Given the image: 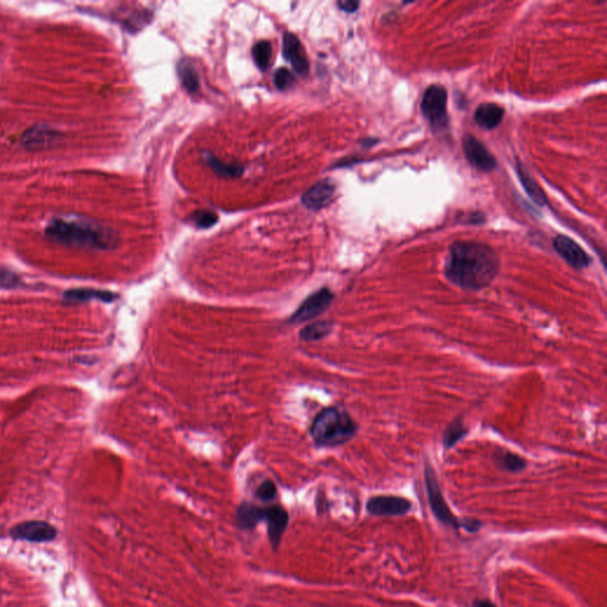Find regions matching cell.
<instances>
[{
  "mask_svg": "<svg viewBox=\"0 0 607 607\" xmlns=\"http://www.w3.org/2000/svg\"><path fill=\"white\" fill-rule=\"evenodd\" d=\"M499 268V258L490 245L458 241L451 245L444 273L447 280L459 289L480 291L492 284Z\"/></svg>",
  "mask_w": 607,
  "mask_h": 607,
  "instance_id": "cell-1",
  "label": "cell"
},
{
  "mask_svg": "<svg viewBox=\"0 0 607 607\" xmlns=\"http://www.w3.org/2000/svg\"><path fill=\"white\" fill-rule=\"evenodd\" d=\"M47 235L50 240L61 245L82 248L107 249L114 243L110 231L88 222L57 220L49 226Z\"/></svg>",
  "mask_w": 607,
  "mask_h": 607,
  "instance_id": "cell-2",
  "label": "cell"
},
{
  "mask_svg": "<svg viewBox=\"0 0 607 607\" xmlns=\"http://www.w3.org/2000/svg\"><path fill=\"white\" fill-rule=\"evenodd\" d=\"M357 429L359 426L345 410L329 407L316 417L310 432L319 446L336 447L350 441Z\"/></svg>",
  "mask_w": 607,
  "mask_h": 607,
  "instance_id": "cell-3",
  "label": "cell"
},
{
  "mask_svg": "<svg viewBox=\"0 0 607 607\" xmlns=\"http://www.w3.org/2000/svg\"><path fill=\"white\" fill-rule=\"evenodd\" d=\"M424 475L428 502H429V507H431L433 515L436 516V519L445 526H449L453 529H461L463 519L456 517L453 512L451 511V509L449 508V505L444 498L443 491H441L439 482L437 478L434 468H432L429 461H424Z\"/></svg>",
  "mask_w": 607,
  "mask_h": 607,
  "instance_id": "cell-4",
  "label": "cell"
},
{
  "mask_svg": "<svg viewBox=\"0 0 607 607\" xmlns=\"http://www.w3.org/2000/svg\"><path fill=\"white\" fill-rule=\"evenodd\" d=\"M447 92L440 84H432L422 96L421 110L436 132L447 126Z\"/></svg>",
  "mask_w": 607,
  "mask_h": 607,
  "instance_id": "cell-5",
  "label": "cell"
},
{
  "mask_svg": "<svg viewBox=\"0 0 607 607\" xmlns=\"http://www.w3.org/2000/svg\"><path fill=\"white\" fill-rule=\"evenodd\" d=\"M333 299L335 294L329 289H319L304 300L303 304L291 317V322L298 324L317 318L329 310Z\"/></svg>",
  "mask_w": 607,
  "mask_h": 607,
  "instance_id": "cell-6",
  "label": "cell"
},
{
  "mask_svg": "<svg viewBox=\"0 0 607 607\" xmlns=\"http://www.w3.org/2000/svg\"><path fill=\"white\" fill-rule=\"evenodd\" d=\"M412 508L413 504L410 499L392 495L374 496L366 502V511L373 516H403Z\"/></svg>",
  "mask_w": 607,
  "mask_h": 607,
  "instance_id": "cell-7",
  "label": "cell"
},
{
  "mask_svg": "<svg viewBox=\"0 0 607 607\" xmlns=\"http://www.w3.org/2000/svg\"><path fill=\"white\" fill-rule=\"evenodd\" d=\"M553 247L570 266H572L574 270H578V271L589 267L592 262V259L582 249V247H580L574 240H572L566 235H557L553 241Z\"/></svg>",
  "mask_w": 607,
  "mask_h": 607,
  "instance_id": "cell-8",
  "label": "cell"
},
{
  "mask_svg": "<svg viewBox=\"0 0 607 607\" xmlns=\"http://www.w3.org/2000/svg\"><path fill=\"white\" fill-rule=\"evenodd\" d=\"M463 147H464L465 157L468 159V163L472 166H475L477 170L489 172L492 171L496 168L497 161L495 159L494 156L490 154V151L487 150V146L480 140L477 139L475 137L466 134L463 139Z\"/></svg>",
  "mask_w": 607,
  "mask_h": 607,
  "instance_id": "cell-9",
  "label": "cell"
},
{
  "mask_svg": "<svg viewBox=\"0 0 607 607\" xmlns=\"http://www.w3.org/2000/svg\"><path fill=\"white\" fill-rule=\"evenodd\" d=\"M10 535L16 540H24L30 542L52 541L56 538L57 531L52 524L43 521H30L17 524L12 528Z\"/></svg>",
  "mask_w": 607,
  "mask_h": 607,
  "instance_id": "cell-10",
  "label": "cell"
},
{
  "mask_svg": "<svg viewBox=\"0 0 607 607\" xmlns=\"http://www.w3.org/2000/svg\"><path fill=\"white\" fill-rule=\"evenodd\" d=\"M335 184L330 180H324L315 184L303 196V204L312 210H319L329 205L335 196Z\"/></svg>",
  "mask_w": 607,
  "mask_h": 607,
  "instance_id": "cell-11",
  "label": "cell"
},
{
  "mask_svg": "<svg viewBox=\"0 0 607 607\" xmlns=\"http://www.w3.org/2000/svg\"><path fill=\"white\" fill-rule=\"evenodd\" d=\"M284 55L286 59L292 64L293 69L296 73L306 76L308 73V62L304 52L299 38L293 33H286L284 38Z\"/></svg>",
  "mask_w": 607,
  "mask_h": 607,
  "instance_id": "cell-12",
  "label": "cell"
},
{
  "mask_svg": "<svg viewBox=\"0 0 607 607\" xmlns=\"http://www.w3.org/2000/svg\"><path fill=\"white\" fill-rule=\"evenodd\" d=\"M264 519L267 521L268 538L273 547L282 541V534L289 524V514L279 505L265 509Z\"/></svg>",
  "mask_w": 607,
  "mask_h": 607,
  "instance_id": "cell-13",
  "label": "cell"
},
{
  "mask_svg": "<svg viewBox=\"0 0 607 607\" xmlns=\"http://www.w3.org/2000/svg\"><path fill=\"white\" fill-rule=\"evenodd\" d=\"M504 117L503 107L497 103H482L475 110V120L484 129H494L501 124Z\"/></svg>",
  "mask_w": 607,
  "mask_h": 607,
  "instance_id": "cell-14",
  "label": "cell"
},
{
  "mask_svg": "<svg viewBox=\"0 0 607 607\" xmlns=\"http://www.w3.org/2000/svg\"><path fill=\"white\" fill-rule=\"evenodd\" d=\"M492 458H494V463L497 468H501L503 471L511 472V473L524 471L528 466L527 461L524 458L514 453V452H510V451H496Z\"/></svg>",
  "mask_w": 607,
  "mask_h": 607,
  "instance_id": "cell-15",
  "label": "cell"
},
{
  "mask_svg": "<svg viewBox=\"0 0 607 607\" xmlns=\"http://www.w3.org/2000/svg\"><path fill=\"white\" fill-rule=\"evenodd\" d=\"M117 296L110 291H101V289H74L64 293V299L67 301L74 303H83L89 300H101L105 303H110L115 300Z\"/></svg>",
  "mask_w": 607,
  "mask_h": 607,
  "instance_id": "cell-16",
  "label": "cell"
},
{
  "mask_svg": "<svg viewBox=\"0 0 607 607\" xmlns=\"http://www.w3.org/2000/svg\"><path fill=\"white\" fill-rule=\"evenodd\" d=\"M265 509L259 508L256 505L243 503L240 505L238 510V522L240 527L243 529H252L259 524L261 519H264Z\"/></svg>",
  "mask_w": 607,
  "mask_h": 607,
  "instance_id": "cell-17",
  "label": "cell"
},
{
  "mask_svg": "<svg viewBox=\"0 0 607 607\" xmlns=\"http://www.w3.org/2000/svg\"><path fill=\"white\" fill-rule=\"evenodd\" d=\"M468 434V428L465 427L464 421L461 417H457L447 426L444 432L443 444L445 450H451L456 446L465 436Z\"/></svg>",
  "mask_w": 607,
  "mask_h": 607,
  "instance_id": "cell-18",
  "label": "cell"
},
{
  "mask_svg": "<svg viewBox=\"0 0 607 607\" xmlns=\"http://www.w3.org/2000/svg\"><path fill=\"white\" fill-rule=\"evenodd\" d=\"M207 163L221 177H233V178H236V177H240L243 173V168H242L241 165L228 164V163H224V161H219L217 158L210 156V154L207 156Z\"/></svg>",
  "mask_w": 607,
  "mask_h": 607,
  "instance_id": "cell-19",
  "label": "cell"
},
{
  "mask_svg": "<svg viewBox=\"0 0 607 607\" xmlns=\"http://www.w3.org/2000/svg\"><path fill=\"white\" fill-rule=\"evenodd\" d=\"M178 74H180V80L183 82L184 88L187 89V92H197L200 88V80L196 70L190 63L187 61L180 63L178 67Z\"/></svg>",
  "mask_w": 607,
  "mask_h": 607,
  "instance_id": "cell-20",
  "label": "cell"
},
{
  "mask_svg": "<svg viewBox=\"0 0 607 607\" xmlns=\"http://www.w3.org/2000/svg\"><path fill=\"white\" fill-rule=\"evenodd\" d=\"M333 330V324L330 322H316L304 328L300 331V338L304 340H318L328 336Z\"/></svg>",
  "mask_w": 607,
  "mask_h": 607,
  "instance_id": "cell-21",
  "label": "cell"
},
{
  "mask_svg": "<svg viewBox=\"0 0 607 607\" xmlns=\"http://www.w3.org/2000/svg\"><path fill=\"white\" fill-rule=\"evenodd\" d=\"M519 180H521V183L524 185V189L527 191V194L531 196V200L533 201L536 202L538 204L543 205L545 203V197L543 192H542L541 189L538 187V184L535 182L533 178H531L529 175H527L526 172H524V168L519 166Z\"/></svg>",
  "mask_w": 607,
  "mask_h": 607,
  "instance_id": "cell-22",
  "label": "cell"
},
{
  "mask_svg": "<svg viewBox=\"0 0 607 607\" xmlns=\"http://www.w3.org/2000/svg\"><path fill=\"white\" fill-rule=\"evenodd\" d=\"M253 59L260 70H266L271 62L272 48L267 40H261L254 45L252 50Z\"/></svg>",
  "mask_w": 607,
  "mask_h": 607,
  "instance_id": "cell-23",
  "label": "cell"
},
{
  "mask_svg": "<svg viewBox=\"0 0 607 607\" xmlns=\"http://www.w3.org/2000/svg\"><path fill=\"white\" fill-rule=\"evenodd\" d=\"M296 82V79L293 76L292 73L286 68L278 69L274 74V83L279 89L285 91L292 87L293 83Z\"/></svg>",
  "mask_w": 607,
  "mask_h": 607,
  "instance_id": "cell-24",
  "label": "cell"
},
{
  "mask_svg": "<svg viewBox=\"0 0 607 607\" xmlns=\"http://www.w3.org/2000/svg\"><path fill=\"white\" fill-rule=\"evenodd\" d=\"M192 220L197 227L210 228L217 222V216L208 210H202V212H195Z\"/></svg>",
  "mask_w": 607,
  "mask_h": 607,
  "instance_id": "cell-25",
  "label": "cell"
},
{
  "mask_svg": "<svg viewBox=\"0 0 607 607\" xmlns=\"http://www.w3.org/2000/svg\"><path fill=\"white\" fill-rule=\"evenodd\" d=\"M277 495V487L271 480H266L264 483L260 485L259 489L256 491V496L264 502H270L274 499Z\"/></svg>",
  "mask_w": 607,
  "mask_h": 607,
  "instance_id": "cell-26",
  "label": "cell"
},
{
  "mask_svg": "<svg viewBox=\"0 0 607 607\" xmlns=\"http://www.w3.org/2000/svg\"><path fill=\"white\" fill-rule=\"evenodd\" d=\"M482 526H483V524L480 521H478V519H463V524H461V528L468 531V533H477L482 528Z\"/></svg>",
  "mask_w": 607,
  "mask_h": 607,
  "instance_id": "cell-27",
  "label": "cell"
},
{
  "mask_svg": "<svg viewBox=\"0 0 607 607\" xmlns=\"http://www.w3.org/2000/svg\"><path fill=\"white\" fill-rule=\"evenodd\" d=\"M338 6H340V10L344 12H349V13H352V12H355L357 8H359V1H352V0H345V1H340L338 3Z\"/></svg>",
  "mask_w": 607,
  "mask_h": 607,
  "instance_id": "cell-28",
  "label": "cell"
},
{
  "mask_svg": "<svg viewBox=\"0 0 607 607\" xmlns=\"http://www.w3.org/2000/svg\"><path fill=\"white\" fill-rule=\"evenodd\" d=\"M473 607H497L494 603H491L489 600L482 599L475 600L473 603Z\"/></svg>",
  "mask_w": 607,
  "mask_h": 607,
  "instance_id": "cell-29",
  "label": "cell"
}]
</instances>
